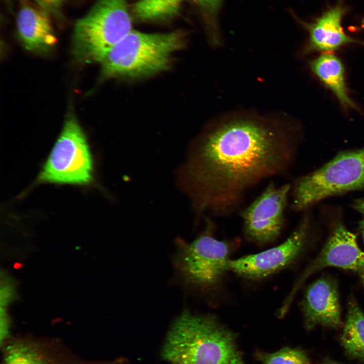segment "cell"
<instances>
[{"mask_svg":"<svg viewBox=\"0 0 364 364\" xmlns=\"http://www.w3.org/2000/svg\"><path fill=\"white\" fill-rule=\"evenodd\" d=\"M362 25H363V26H364V18H363V20H362Z\"/></svg>","mask_w":364,"mask_h":364,"instance_id":"cell-25","label":"cell"},{"mask_svg":"<svg viewBox=\"0 0 364 364\" xmlns=\"http://www.w3.org/2000/svg\"><path fill=\"white\" fill-rule=\"evenodd\" d=\"M131 28L128 0H97L75 24L73 53L81 62H101Z\"/></svg>","mask_w":364,"mask_h":364,"instance_id":"cell-5","label":"cell"},{"mask_svg":"<svg viewBox=\"0 0 364 364\" xmlns=\"http://www.w3.org/2000/svg\"><path fill=\"white\" fill-rule=\"evenodd\" d=\"M291 184L277 186L271 181L249 205L240 211L244 235L249 240L264 244L280 235L285 220Z\"/></svg>","mask_w":364,"mask_h":364,"instance_id":"cell-8","label":"cell"},{"mask_svg":"<svg viewBox=\"0 0 364 364\" xmlns=\"http://www.w3.org/2000/svg\"><path fill=\"white\" fill-rule=\"evenodd\" d=\"M255 357L262 364H311L306 353L299 348L285 347L272 353L258 350Z\"/></svg>","mask_w":364,"mask_h":364,"instance_id":"cell-18","label":"cell"},{"mask_svg":"<svg viewBox=\"0 0 364 364\" xmlns=\"http://www.w3.org/2000/svg\"><path fill=\"white\" fill-rule=\"evenodd\" d=\"M185 33H148L132 30L102 61V76L138 78L166 70L173 53L185 44Z\"/></svg>","mask_w":364,"mask_h":364,"instance_id":"cell-3","label":"cell"},{"mask_svg":"<svg viewBox=\"0 0 364 364\" xmlns=\"http://www.w3.org/2000/svg\"><path fill=\"white\" fill-rule=\"evenodd\" d=\"M236 337L214 316L185 310L171 325L162 356L170 364H245Z\"/></svg>","mask_w":364,"mask_h":364,"instance_id":"cell-2","label":"cell"},{"mask_svg":"<svg viewBox=\"0 0 364 364\" xmlns=\"http://www.w3.org/2000/svg\"><path fill=\"white\" fill-rule=\"evenodd\" d=\"M361 278L362 281V283L364 285V267L363 269L360 271Z\"/></svg>","mask_w":364,"mask_h":364,"instance_id":"cell-24","label":"cell"},{"mask_svg":"<svg viewBox=\"0 0 364 364\" xmlns=\"http://www.w3.org/2000/svg\"><path fill=\"white\" fill-rule=\"evenodd\" d=\"M7 282L6 284L4 279V285L3 286L1 285V307L5 308L14 299V297L15 296V288L13 284H11L12 282L7 280Z\"/></svg>","mask_w":364,"mask_h":364,"instance_id":"cell-21","label":"cell"},{"mask_svg":"<svg viewBox=\"0 0 364 364\" xmlns=\"http://www.w3.org/2000/svg\"><path fill=\"white\" fill-rule=\"evenodd\" d=\"M196 4L203 12L206 18L209 20L210 26H212L213 42L218 44L219 36L218 35L217 28L216 27V17L221 4L222 0H189Z\"/></svg>","mask_w":364,"mask_h":364,"instance_id":"cell-19","label":"cell"},{"mask_svg":"<svg viewBox=\"0 0 364 364\" xmlns=\"http://www.w3.org/2000/svg\"><path fill=\"white\" fill-rule=\"evenodd\" d=\"M301 308L307 330L317 325L334 329L342 325L337 284L329 276H323L309 285Z\"/></svg>","mask_w":364,"mask_h":364,"instance_id":"cell-12","label":"cell"},{"mask_svg":"<svg viewBox=\"0 0 364 364\" xmlns=\"http://www.w3.org/2000/svg\"><path fill=\"white\" fill-rule=\"evenodd\" d=\"M299 129L287 121L251 115L225 118L211 127L180 174L197 214H231L248 190L286 173L295 159Z\"/></svg>","mask_w":364,"mask_h":364,"instance_id":"cell-1","label":"cell"},{"mask_svg":"<svg viewBox=\"0 0 364 364\" xmlns=\"http://www.w3.org/2000/svg\"><path fill=\"white\" fill-rule=\"evenodd\" d=\"M51 14L37 4L23 3L16 17L18 37L28 51L45 52L57 42Z\"/></svg>","mask_w":364,"mask_h":364,"instance_id":"cell-14","label":"cell"},{"mask_svg":"<svg viewBox=\"0 0 364 364\" xmlns=\"http://www.w3.org/2000/svg\"><path fill=\"white\" fill-rule=\"evenodd\" d=\"M67 0H33L38 6L51 15L61 16V9Z\"/></svg>","mask_w":364,"mask_h":364,"instance_id":"cell-20","label":"cell"},{"mask_svg":"<svg viewBox=\"0 0 364 364\" xmlns=\"http://www.w3.org/2000/svg\"><path fill=\"white\" fill-rule=\"evenodd\" d=\"M347 11L342 1L324 12L314 22H302L309 32V38L303 54L317 51L331 53L341 47L351 43H362L346 34L341 25L342 18Z\"/></svg>","mask_w":364,"mask_h":364,"instance_id":"cell-13","label":"cell"},{"mask_svg":"<svg viewBox=\"0 0 364 364\" xmlns=\"http://www.w3.org/2000/svg\"><path fill=\"white\" fill-rule=\"evenodd\" d=\"M313 73L335 95L345 109H357L350 98L345 79V69L341 60L331 53H324L309 62Z\"/></svg>","mask_w":364,"mask_h":364,"instance_id":"cell-15","label":"cell"},{"mask_svg":"<svg viewBox=\"0 0 364 364\" xmlns=\"http://www.w3.org/2000/svg\"><path fill=\"white\" fill-rule=\"evenodd\" d=\"M352 207L361 216L359 227L364 242V197L356 199L353 203Z\"/></svg>","mask_w":364,"mask_h":364,"instance_id":"cell-22","label":"cell"},{"mask_svg":"<svg viewBox=\"0 0 364 364\" xmlns=\"http://www.w3.org/2000/svg\"><path fill=\"white\" fill-rule=\"evenodd\" d=\"M309 219L307 215L282 244L261 252L229 260V269L250 279L267 277L293 263L303 251L307 240Z\"/></svg>","mask_w":364,"mask_h":364,"instance_id":"cell-10","label":"cell"},{"mask_svg":"<svg viewBox=\"0 0 364 364\" xmlns=\"http://www.w3.org/2000/svg\"><path fill=\"white\" fill-rule=\"evenodd\" d=\"M327 267H336L360 272L364 267V252L359 248L356 236L341 224L334 229L324 248L308 266L283 304L289 308L302 282L310 275Z\"/></svg>","mask_w":364,"mask_h":364,"instance_id":"cell-11","label":"cell"},{"mask_svg":"<svg viewBox=\"0 0 364 364\" xmlns=\"http://www.w3.org/2000/svg\"><path fill=\"white\" fill-rule=\"evenodd\" d=\"M1 364H126L125 360L82 357L57 339L11 336L1 344Z\"/></svg>","mask_w":364,"mask_h":364,"instance_id":"cell-9","label":"cell"},{"mask_svg":"<svg viewBox=\"0 0 364 364\" xmlns=\"http://www.w3.org/2000/svg\"><path fill=\"white\" fill-rule=\"evenodd\" d=\"M341 343L351 359L364 362V313L355 300L349 299Z\"/></svg>","mask_w":364,"mask_h":364,"instance_id":"cell-16","label":"cell"},{"mask_svg":"<svg viewBox=\"0 0 364 364\" xmlns=\"http://www.w3.org/2000/svg\"><path fill=\"white\" fill-rule=\"evenodd\" d=\"M183 0H139L132 12L138 20L145 22H165L179 12Z\"/></svg>","mask_w":364,"mask_h":364,"instance_id":"cell-17","label":"cell"},{"mask_svg":"<svg viewBox=\"0 0 364 364\" xmlns=\"http://www.w3.org/2000/svg\"><path fill=\"white\" fill-rule=\"evenodd\" d=\"M206 222L205 231L192 242L177 240L174 259L182 280L195 287L214 285L229 269V246L213 236V222L207 219Z\"/></svg>","mask_w":364,"mask_h":364,"instance_id":"cell-6","label":"cell"},{"mask_svg":"<svg viewBox=\"0 0 364 364\" xmlns=\"http://www.w3.org/2000/svg\"><path fill=\"white\" fill-rule=\"evenodd\" d=\"M320 364H340L329 358H327L323 360Z\"/></svg>","mask_w":364,"mask_h":364,"instance_id":"cell-23","label":"cell"},{"mask_svg":"<svg viewBox=\"0 0 364 364\" xmlns=\"http://www.w3.org/2000/svg\"><path fill=\"white\" fill-rule=\"evenodd\" d=\"M364 189V147L342 152L318 169L296 178L290 195L291 210H307L330 196Z\"/></svg>","mask_w":364,"mask_h":364,"instance_id":"cell-4","label":"cell"},{"mask_svg":"<svg viewBox=\"0 0 364 364\" xmlns=\"http://www.w3.org/2000/svg\"><path fill=\"white\" fill-rule=\"evenodd\" d=\"M93 160L84 133L69 116L38 177L40 182L88 184L93 179Z\"/></svg>","mask_w":364,"mask_h":364,"instance_id":"cell-7","label":"cell"}]
</instances>
